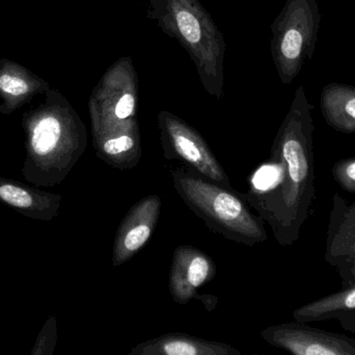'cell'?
<instances>
[{
  "label": "cell",
  "mask_w": 355,
  "mask_h": 355,
  "mask_svg": "<svg viewBox=\"0 0 355 355\" xmlns=\"http://www.w3.org/2000/svg\"><path fill=\"white\" fill-rule=\"evenodd\" d=\"M312 129L310 106L300 87L271 149V158L282 167L279 185L268 195L250 204L270 225L282 245H289L295 240L302 223L311 185Z\"/></svg>",
  "instance_id": "1"
},
{
  "label": "cell",
  "mask_w": 355,
  "mask_h": 355,
  "mask_svg": "<svg viewBox=\"0 0 355 355\" xmlns=\"http://www.w3.org/2000/svg\"><path fill=\"white\" fill-rule=\"evenodd\" d=\"M94 147L98 158L116 170L139 165L143 154L137 121V81L130 58L104 74L89 98Z\"/></svg>",
  "instance_id": "2"
},
{
  "label": "cell",
  "mask_w": 355,
  "mask_h": 355,
  "mask_svg": "<svg viewBox=\"0 0 355 355\" xmlns=\"http://www.w3.org/2000/svg\"><path fill=\"white\" fill-rule=\"evenodd\" d=\"M150 18L189 53L206 91L220 99L225 45L212 17L198 0H148Z\"/></svg>",
  "instance_id": "3"
},
{
  "label": "cell",
  "mask_w": 355,
  "mask_h": 355,
  "mask_svg": "<svg viewBox=\"0 0 355 355\" xmlns=\"http://www.w3.org/2000/svg\"><path fill=\"white\" fill-rule=\"evenodd\" d=\"M171 177L184 204L211 231L248 247L266 241L262 219L252 214L239 191L220 187L184 165L171 169Z\"/></svg>",
  "instance_id": "4"
},
{
  "label": "cell",
  "mask_w": 355,
  "mask_h": 355,
  "mask_svg": "<svg viewBox=\"0 0 355 355\" xmlns=\"http://www.w3.org/2000/svg\"><path fill=\"white\" fill-rule=\"evenodd\" d=\"M314 0H288L287 6L272 25L271 44L273 60L279 76L285 83H291L311 44L316 39L317 6Z\"/></svg>",
  "instance_id": "5"
},
{
  "label": "cell",
  "mask_w": 355,
  "mask_h": 355,
  "mask_svg": "<svg viewBox=\"0 0 355 355\" xmlns=\"http://www.w3.org/2000/svg\"><path fill=\"white\" fill-rule=\"evenodd\" d=\"M45 97L43 104L26 115L33 151L46 156L64 145L83 152L87 135L74 108L58 90H48Z\"/></svg>",
  "instance_id": "6"
},
{
  "label": "cell",
  "mask_w": 355,
  "mask_h": 355,
  "mask_svg": "<svg viewBox=\"0 0 355 355\" xmlns=\"http://www.w3.org/2000/svg\"><path fill=\"white\" fill-rule=\"evenodd\" d=\"M160 144L166 160H181L200 176L234 190L225 169L200 133L168 110L158 114Z\"/></svg>",
  "instance_id": "7"
},
{
  "label": "cell",
  "mask_w": 355,
  "mask_h": 355,
  "mask_svg": "<svg viewBox=\"0 0 355 355\" xmlns=\"http://www.w3.org/2000/svg\"><path fill=\"white\" fill-rule=\"evenodd\" d=\"M216 274V267L208 254L193 246L180 245L173 254L168 279V289L176 304L186 306L190 300L198 299L208 312L216 308L218 298L200 295L198 288L210 283Z\"/></svg>",
  "instance_id": "8"
},
{
  "label": "cell",
  "mask_w": 355,
  "mask_h": 355,
  "mask_svg": "<svg viewBox=\"0 0 355 355\" xmlns=\"http://www.w3.org/2000/svg\"><path fill=\"white\" fill-rule=\"evenodd\" d=\"M261 337L270 345L295 355H355L354 340L302 324L268 327Z\"/></svg>",
  "instance_id": "9"
},
{
  "label": "cell",
  "mask_w": 355,
  "mask_h": 355,
  "mask_svg": "<svg viewBox=\"0 0 355 355\" xmlns=\"http://www.w3.org/2000/svg\"><path fill=\"white\" fill-rule=\"evenodd\" d=\"M162 201L158 195L141 198L121 221L114 246L112 264L120 267L135 258L145 247L155 231L162 215Z\"/></svg>",
  "instance_id": "10"
},
{
  "label": "cell",
  "mask_w": 355,
  "mask_h": 355,
  "mask_svg": "<svg viewBox=\"0 0 355 355\" xmlns=\"http://www.w3.org/2000/svg\"><path fill=\"white\" fill-rule=\"evenodd\" d=\"M48 90L49 83L26 67L6 58L0 60V98L3 101L0 110L4 114L14 112Z\"/></svg>",
  "instance_id": "11"
},
{
  "label": "cell",
  "mask_w": 355,
  "mask_h": 355,
  "mask_svg": "<svg viewBox=\"0 0 355 355\" xmlns=\"http://www.w3.org/2000/svg\"><path fill=\"white\" fill-rule=\"evenodd\" d=\"M128 355H241V352L220 342L173 333L137 344Z\"/></svg>",
  "instance_id": "12"
},
{
  "label": "cell",
  "mask_w": 355,
  "mask_h": 355,
  "mask_svg": "<svg viewBox=\"0 0 355 355\" xmlns=\"http://www.w3.org/2000/svg\"><path fill=\"white\" fill-rule=\"evenodd\" d=\"M322 112L327 122L339 131H355V89L329 85L322 93Z\"/></svg>",
  "instance_id": "13"
},
{
  "label": "cell",
  "mask_w": 355,
  "mask_h": 355,
  "mask_svg": "<svg viewBox=\"0 0 355 355\" xmlns=\"http://www.w3.org/2000/svg\"><path fill=\"white\" fill-rule=\"evenodd\" d=\"M354 308H355V288L327 296L313 304H306L296 310L293 316L298 322H310L339 311L341 312V311L354 310Z\"/></svg>",
  "instance_id": "14"
},
{
  "label": "cell",
  "mask_w": 355,
  "mask_h": 355,
  "mask_svg": "<svg viewBox=\"0 0 355 355\" xmlns=\"http://www.w3.org/2000/svg\"><path fill=\"white\" fill-rule=\"evenodd\" d=\"M334 176L344 190L355 193V158L336 164Z\"/></svg>",
  "instance_id": "15"
},
{
  "label": "cell",
  "mask_w": 355,
  "mask_h": 355,
  "mask_svg": "<svg viewBox=\"0 0 355 355\" xmlns=\"http://www.w3.org/2000/svg\"><path fill=\"white\" fill-rule=\"evenodd\" d=\"M0 198L8 204L18 208H28L33 204V198L25 190L15 185H4L0 187Z\"/></svg>",
  "instance_id": "16"
}]
</instances>
